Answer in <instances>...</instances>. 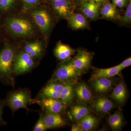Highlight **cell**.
Returning a JSON list of instances; mask_svg holds the SVG:
<instances>
[{"label":"cell","mask_w":131,"mask_h":131,"mask_svg":"<svg viewBox=\"0 0 131 131\" xmlns=\"http://www.w3.org/2000/svg\"><path fill=\"white\" fill-rule=\"evenodd\" d=\"M108 0H80L81 3L85 2L88 1H93L94 2L99 3H105Z\"/></svg>","instance_id":"d6a6232c"},{"label":"cell","mask_w":131,"mask_h":131,"mask_svg":"<svg viewBox=\"0 0 131 131\" xmlns=\"http://www.w3.org/2000/svg\"><path fill=\"white\" fill-rule=\"evenodd\" d=\"M92 57L90 52L84 50H80L72 59V63L75 69L82 73L89 68Z\"/></svg>","instance_id":"52a82bcc"},{"label":"cell","mask_w":131,"mask_h":131,"mask_svg":"<svg viewBox=\"0 0 131 131\" xmlns=\"http://www.w3.org/2000/svg\"><path fill=\"white\" fill-rule=\"evenodd\" d=\"M131 65V58L126 59L125 60L122 62L121 63L119 64L120 68L121 71L125 68L130 66Z\"/></svg>","instance_id":"4dcf8cb0"},{"label":"cell","mask_w":131,"mask_h":131,"mask_svg":"<svg viewBox=\"0 0 131 131\" xmlns=\"http://www.w3.org/2000/svg\"><path fill=\"white\" fill-rule=\"evenodd\" d=\"M101 15L105 18L115 19L118 17L119 12L116 6L110 2H105L100 9Z\"/></svg>","instance_id":"cb8c5ba5"},{"label":"cell","mask_w":131,"mask_h":131,"mask_svg":"<svg viewBox=\"0 0 131 131\" xmlns=\"http://www.w3.org/2000/svg\"><path fill=\"white\" fill-rule=\"evenodd\" d=\"M101 3L93 1H88L81 3L80 8L83 15L90 19L94 20L98 18Z\"/></svg>","instance_id":"8fae6325"},{"label":"cell","mask_w":131,"mask_h":131,"mask_svg":"<svg viewBox=\"0 0 131 131\" xmlns=\"http://www.w3.org/2000/svg\"><path fill=\"white\" fill-rule=\"evenodd\" d=\"M40 0H21L23 8L25 10H27L35 6L40 2Z\"/></svg>","instance_id":"f1b7e54d"},{"label":"cell","mask_w":131,"mask_h":131,"mask_svg":"<svg viewBox=\"0 0 131 131\" xmlns=\"http://www.w3.org/2000/svg\"><path fill=\"white\" fill-rule=\"evenodd\" d=\"M108 123L113 131L121 130L124 125V118L120 112L117 111L111 115L108 119Z\"/></svg>","instance_id":"603a6c76"},{"label":"cell","mask_w":131,"mask_h":131,"mask_svg":"<svg viewBox=\"0 0 131 131\" xmlns=\"http://www.w3.org/2000/svg\"><path fill=\"white\" fill-rule=\"evenodd\" d=\"M15 0H0V10L6 11L13 7Z\"/></svg>","instance_id":"83f0119b"},{"label":"cell","mask_w":131,"mask_h":131,"mask_svg":"<svg viewBox=\"0 0 131 131\" xmlns=\"http://www.w3.org/2000/svg\"><path fill=\"white\" fill-rule=\"evenodd\" d=\"M114 82L110 78H97L92 80V86L94 90L99 93L108 92L112 88Z\"/></svg>","instance_id":"9a60e30c"},{"label":"cell","mask_w":131,"mask_h":131,"mask_svg":"<svg viewBox=\"0 0 131 131\" xmlns=\"http://www.w3.org/2000/svg\"><path fill=\"white\" fill-rule=\"evenodd\" d=\"M38 103L46 112L55 113L60 114L66 107L61 100L54 98H42Z\"/></svg>","instance_id":"30bf717a"},{"label":"cell","mask_w":131,"mask_h":131,"mask_svg":"<svg viewBox=\"0 0 131 131\" xmlns=\"http://www.w3.org/2000/svg\"><path fill=\"white\" fill-rule=\"evenodd\" d=\"M47 130L43 120V115L41 113L37 122L35 124L33 129L34 131H44Z\"/></svg>","instance_id":"4316f807"},{"label":"cell","mask_w":131,"mask_h":131,"mask_svg":"<svg viewBox=\"0 0 131 131\" xmlns=\"http://www.w3.org/2000/svg\"><path fill=\"white\" fill-rule=\"evenodd\" d=\"M57 68L50 81L67 82L77 78L82 73L77 70L72 63V60L64 61Z\"/></svg>","instance_id":"3957f363"},{"label":"cell","mask_w":131,"mask_h":131,"mask_svg":"<svg viewBox=\"0 0 131 131\" xmlns=\"http://www.w3.org/2000/svg\"><path fill=\"white\" fill-rule=\"evenodd\" d=\"M90 108L84 104H77L71 108L70 114L72 118L76 121L79 122L84 117L89 114Z\"/></svg>","instance_id":"ffe728a7"},{"label":"cell","mask_w":131,"mask_h":131,"mask_svg":"<svg viewBox=\"0 0 131 131\" xmlns=\"http://www.w3.org/2000/svg\"><path fill=\"white\" fill-rule=\"evenodd\" d=\"M98 119L92 115L89 114L78 122L81 131H89L93 130L98 125Z\"/></svg>","instance_id":"7402d4cb"},{"label":"cell","mask_w":131,"mask_h":131,"mask_svg":"<svg viewBox=\"0 0 131 131\" xmlns=\"http://www.w3.org/2000/svg\"><path fill=\"white\" fill-rule=\"evenodd\" d=\"M74 95L77 99L83 103H91L93 101L91 91L86 84L82 82L74 88Z\"/></svg>","instance_id":"7c38bea8"},{"label":"cell","mask_w":131,"mask_h":131,"mask_svg":"<svg viewBox=\"0 0 131 131\" xmlns=\"http://www.w3.org/2000/svg\"><path fill=\"white\" fill-rule=\"evenodd\" d=\"M66 83L59 81H50L41 90L39 95L40 98H51L60 100V92Z\"/></svg>","instance_id":"8992f818"},{"label":"cell","mask_w":131,"mask_h":131,"mask_svg":"<svg viewBox=\"0 0 131 131\" xmlns=\"http://www.w3.org/2000/svg\"><path fill=\"white\" fill-rule=\"evenodd\" d=\"M119 21L123 24H127L131 21V0L127 6V8L125 12L124 16L119 18Z\"/></svg>","instance_id":"484cf974"},{"label":"cell","mask_w":131,"mask_h":131,"mask_svg":"<svg viewBox=\"0 0 131 131\" xmlns=\"http://www.w3.org/2000/svg\"><path fill=\"white\" fill-rule=\"evenodd\" d=\"M42 45L39 42L27 44L25 47V52L33 58H39L43 53Z\"/></svg>","instance_id":"d4e9b609"},{"label":"cell","mask_w":131,"mask_h":131,"mask_svg":"<svg viewBox=\"0 0 131 131\" xmlns=\"http://www.w3.org/2000/svg\"><path fill=\"white\" fill-rule=\"evenodd\" d=\"M126 86L123 82L117 84L110 95V98L119 105L124 104L127 98Z\"/></svg>","instance_id":"5bb4252c"},{"label":"cell","mask_w":131,"mask_h":131,"mask_svg":"<svg viewBox=\"0 0 131 131\" xmlns=\"http://www.w3.org/2000/svg\"><path fill=\"white\" fill-rule=\"evenodd\" d=\"M52 2H54L57 1H59V0H51Z\"/></svg>","instance_id":"e575fe53"},{"label":"cell","mask_w":131,"mask_h":131,"mask_svg":"<svg viewBox=\"0 0 131 131\" xmlns=\"http://www.w3.org/2000/svg\"><path fill=\"white\" fill-rule=\"evenodd\" d=\"M71 131H81V129L78 124H73L71 127Z\"/></svg>","instance_id":"836d02e7"},{"label":"cell","mask_w":131,"mask_h":131,"mask_svg":"<svg viewBox=\"0 0 131 131\" xmlns=\"http://www.w3.org/2000/svg\"><path fill=\"white\" fill-rule=\"evenodd\" d=\"M7 27L14 34L21 37H27L33 32L30 22L25 19L11 18L7 22Z\"/></svg>","instance_id":"5b68a950"},{"label":"cell","mask_w":131,"mask_h":131,"mask_svg":"<svg viewBox=\"0 0 131 131\" xmlns=\"http://www.w3.org/2000/svg\"><path fill=\"white\" fill-rule=\"evenodd\" d=\"M121 71L119 65L106 69H97L92 74L91 81L97 78H110L118 74Z\"/></svg>","instance_id":"2e32d148"},{"label":"cell","mask_w":131,"mask_h":131,"mask_svg":"<svg viewBox=\"0 0 131 131\" xmlns=\"http://www.w3.org/2000/svg\"><path fill=\"white\" fill-rule=\"evenodd\" d=\"M33 58L24 52L16 55L13 67V74L19 75L30 71L35 66Z\"/></svg>","instance_id":"277c9868"},{"label":"cell","mask_w":131,"mask_h":131,"mask_svg":"<svg viewBox=\"0 0 131 131\" xmlns=\"http://www.w3.org/2000/svg\"><path fill=\"white\" fill-rule=\"evenodd\" d=\"M5 101L13 111L20 108L28 110L27 106L32 102L38 103V100L32 99L30 93L27 89H19L11 92L8 95Z\"/></svg>","instance_id":"7a4b0ae2"},{"label":"cell","mask_w":131,"mask_h":131,"mask_svg":"<svg viewBox=\"0 0 131 131\" xmlns=\"http://www.w3.org/2000/svg\"><path fill=\"white\" fill-rule=\"evenodd\" d=\"M94 107L97 113H106L115 107L114 103L108 98L104 97H98L94 103Z\"/></svg>","instance_id":"d6986e66"},{"label":"cell","mask_w":131,"mask_h":131,"mask_svg":"<svg viewBox=\"0 0 131 131\" xmlns=\"http://www.w3.org/2000/svg\"><path fill=\"white\" fill-rule=\"evenodd\" d=\"M52 6L57 14L63 18H68L73 14L74 4L71 0H59L52 2Z\"/></svg>","instance_id":"9c48e42d"},{"label":"cell","mask_w":131,"mask_h":131,"mask_svg":"<svg viewBox=\"0 0 131 131\" xmlns=\"http://www.w3.org/2000/svg\"><path fill=\"white\" fill-rule=\"evenodd\" d=\"M74 88V82L73 81L67 82L60 92V100L66 106L70 105L73 102Z\"/></svg>","instance_id":"ac0fdd59"},{"label":"cell","mask_w":131,"mask_h":131,"mask_svg":"<svg viewBox=\"0 0 131 131\" xmlns=\"http://www.w3.org/2000/svg\"><path fill=\"white\" fill-rule=\"evenodd\" d=\"M68 18L69 24L73 29H83L88 27V21L83 15L73 13Z\"/></svg>","instance_id":"44dd1931"},{"label":"cell","mask_w":131,"mask_h":131,"mask_svg":"<svg viewBox=\"0 0 131 131\" xmlns=\"http://www.w3.org/2000/svg\"><path fill=\"white\" fill-rule=\"evenodd\" d=\"M43 120L47 129L63 126L66 124L64 119L60 114L46 112L43 115Z\"/></svg>","instance_id":"4fadbf2b"},{"label":"cell","mask_w":131,"mask_h":131,"mask_svg":"<svg viewBox=\"0 0 131 131\" xmlns=\"http://www.w3.org/2000/svg\"><path fill=\"white\" fill-rule=\"evenodd\" d=\"M14 49L6 45L0 51V81L3 83L12 84L13 67L15 58Z\"/></svg>","instance_id":"6da1fadb"},{"label":"cell","mask_w":131,"mask_h":131,"mask_svg":"<svg viewBox=\"0 0 131 131\" xmlns=\"http://www.w3.org/2000/svg\"><path fill=\"white\" fill-rule=\"evenodd\" d=\"M5 106V101L0 99V126L6 124L2 117L3 108Z\"/></svg>","instance_id":"f546056e"},{"label":"cell","mask_w":131,"mask_h":131,"mask_svg":"<svg viewBox=\"0 0 131 131\" xmlns=\"http://www.w3.org/2000/svg\"><path fill=\"white\" fill-rule=\"evenodd\" d=\"M54 52L59 60L64 61L70 59L74 53L75 50L69 46L59 42L57 45Z\"/></svg>","instance_id":"e0dca14e"},{"label":"cell","mask_w":131,"mask_h":131,"mask_svg":"<svg viewBox=\"0 0 131 131\" xmlns=\"http://www.w3.org/2000/svg\"><path fill=\"white\" fill-rule=\"evenodd\" d=\"M113 2L115 6L123 8L126 5V0H113Z\"/></svg>","instance_id":"1f68e13d"},{"label":"cell","mask_w":131,"mask_h":131,"mask_svg":"<svg viewBox=\"0 0 131 131\" xmlns=\"http://www.w3.org/2000/svg\"><path fill=\"white\" fill-rule=\"evenodd\" d=\"M34 21L43 33H46L50 28L51 19L47 11L45 9L35 10L31 14Z\"/></svg>","instance_id":"ba28073f"}]
</instances>
